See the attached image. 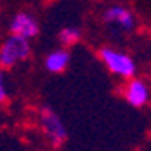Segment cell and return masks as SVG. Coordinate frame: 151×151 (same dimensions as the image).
<instances>
[{
	"label": "cell",
	"mask_w": 151,
	"mask_h": 151,
	"mask_svg": "<svg viewBox=\"0 0 151 151\" xmlns=\"http://www.w3.org/2000/svg\"><path fill=\"white\" fill-rule=\"evenodd\" d=\"M31 55V44L29 40L24 37H17L11 35L9 38H6V42L0 47V68L7 69L13 68L17 64L27 60Z\"/></svg>",
	"instance_id": "obj_1"
},
{
	"label": "cell",
	"mask_w": 151,
	"mask_h": 151,
	"mask_svg": "<svg viewBox=\"0 0 151 151\" xmlns=\"http://www.w3.org/2000/svg\"><path fill=\"white\" fill-rule=\"evenodd\" d=\"M99 57L104 62V66L109 69L115 77H120V78H133L135 73H137V66L133 58L126 55L122 51H116L113 47H102L99 51Z\"/></svg>",
	"instance_id": "obj_2"
},
{
	"label": "cell",
	"mask_w": 151,
	"mask_h": 151,
	"mask_svg": "<svg viewBox=\"0 0 151 151\" xmlns=\"http://www.w3.org/2000/svg\"><path fill=\"white\" fill-rule=\"evenodd\" d=\"M38 120H40V127L44 135L47 137V140L53 146H60L66 142L68 138V131H66V126H64L62 118L51 109V107H42L40 115H38Z\"/></svg>",
	"instance_id": "obj_3"
},
{
	"label": "cell",
	"mask_w": 151,
	"mask_h": 151,
	"mask_svg": "<svg viewBox=\"0 0 151 151\" xmlns=\"http://www.w3.org/2000/svg\"><path fill=\"white\" fill-rule=\"evenodd\" d=\"M38 22L37 18L31 15V13H17L13 18H11V24H9V33L11 35H17V37H24L27 40L35 38L38 35Z\"/></svg>",
	"instance_id": "obj_4"
},
{
	"label": "cell",
	"mask_w": 151,
	"mask_h": 151,
	"mask_svg": "<svg viewBox=\"0 0 151 151\" xmlns=\"http://www.w3.org/2000/svg\"><path fill=\"white\" fill-rule=\"evenodd\" d=\"M104 22L106 24H111V26H115L118 29L131 31L135 27V17L126 7L113 6V7H107L106 11H104Z\"/></svg>",
	"instance_id": "obj_5"
},
{
	"label": "cell",
	"mask_w": 151,
	"mask_h": 151,
	"mask_svg": "<svg viewBox=\"0 0 151 151\" xmlns=\"http://www.w3.org/2000/svg\"><path fill=\"white\" fill-rule=\"evenodd\" d=\"M124 96L129 106L133 107H142L149 100V89L147 86L138 80V78H127V84L124 88Z\"/></svg>",
	"instance_id": "obj_6"
},
{
	"label": "cell",
	"mask_w": 151,
	"mask_h": 151,
	"mask_svg": "<svg viewBox=\"0 0 151 151\" xmlns=\"http://www.w3.org/2000/svg\"><path fill=\"white\" fill-rule=\"evenodd\" d=\"M44 66L49 73H62L69 66V53L66 49H55L51 51L44 60Z\"/></svg>",
	"instance_id": "obj_7"
},
{
	"label": "cell",
	"mask_w": 151,
	"mask_h": 151,
	"mask_svg": "<svg viewBox=\"0 0 151 151\" xmlns=\"http://www.w3.org/2000/svg\"><path fill=\"white\" fill-rule=\"evenodd\" d=\"M58 40L64 47H71L80 40V29L78 27H64L58 35Z\"/></svg>",
	"instance_id": "obj_8"
},
{
	"label": "cell",
	"mask_w": 151,
	"mask_h": 151,
	"mask_svg": "<svg viewBox=\"0 0 151 151\" xmlns=\"http://www.w3.org/2000/svg\"><path fill=\"white\" fill-rule=\"evenodd\" d=\"M7 100V86H6V75L0 69V104Z\"/></svg>",
	"instance_id": "obj_9"
}]
</instances>
